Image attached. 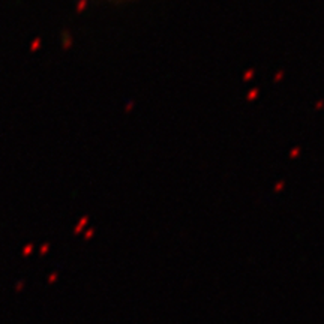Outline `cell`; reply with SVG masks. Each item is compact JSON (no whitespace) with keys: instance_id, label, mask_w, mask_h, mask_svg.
<instances>
[{"instance_id":"1","label":"cell","mask_w":324,"mask_h":324,"mask_svg":"<svg viewBox=\"0 0 324 324\" xmlns=\"http://www.w3.org/2000/svg\"><path fill=\"white\" fill-rule=\"evenodd\" d=\"M117 2H122V0H117Z\"/></svg>"}]
</instances>
